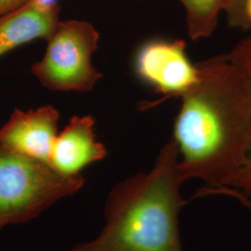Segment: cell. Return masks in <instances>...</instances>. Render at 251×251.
I'll use <instances>...</instances> for the list:
<instances>
[{"instance_id": "6da1fadb", "label": "cell", "mask_w": 251, "mask_h": 251, "mask_svg": "<svg viewBox=\"0 0 251 251\" xmlns=\"http://www.w3.org/2000/svg\"><path fill=\"white\" fill-rule=\"evenodd\" d=\"M197 64L199 80L180 98L172 140L186 180L225 186L251 147V88L227 55Z\"/></svg>"}, {"instance_id": "7a4b0ae2", "label": "cell", "mask_w": 251, "mask_h": 251, "mask_svg": "<svg viewBox=\"0 0 251 251\" xmlns=\"http://www.w3.org/2000/svg\"><path fill=\"white\" fill-rule=\"evenodd\" d=\"M185 181L171 139L150 171L111 189L100 233L64 251H185L179 227V213L186 204L180 192Z\"/></svg>"}, {"instance_id": "3957f363", "label": "cell", "mask_w": 251, "mask_h": 251, "mask_svg": "<svg viewBox=\"0 0 251 251\" xmlns=\"http://www.w3.org/2000/svg\"><path fill=\"white\" fill-rule=\"evenodd\" d=\"M84 183L81 175L64 176L46 162L0 146V230L36 219Z\"/></svg>"}, {"instance_id": "277c9868", "label": "cell", "mask_w": 251, "mask_h": 251, "mask_svg": "<svg viewBox=\"0 0 251 251\" xmlns=\"http://www.w3.org/2000/svg\"><path fill=\"white\" fill-rule=\"evenodd\" d=\"M47 40L43 59L31 68L44 87L86 92L101 78L102 75L91 63V55L99 42V33L91 24L60 20Z\"/></svg>"}, {"instance_id": "5b68a950", "label": "cell", "mask_w": 251, "mask_h": 251, "mask_svg": "<svg viewBox=\"0 0 251 251\" xmlns=\"http://www.w3.org/2000/svg\"><path fill=\"white\" fill-rule=\"evenodd\" d=\"M135 72L141 80L163 95L157 101L181 98L199 80L198 64L189 60L182 39H152L136 54Z\"/></svg>"}, {"instance_id": "8992f818", "label": "cell", "mask_w": 251, "mask_h": 251, "mask_svg": "<svg viewBox=\"0 0 251 251\" xmlns=\"http://www.w3.org/2000/svg\"><path fill=\"white\" fill-rule=\"evenodd\" d=\"M59 117L51 105L28 112L17 109L0 128V146L49 164Z\"/></svg>"}, {"instance_id": "52a82bcc", "label": "cell", "mask_w": 251, "mask_h": 251, "mask_svg": "<svg viewBox=\"0 0 251 251\" xmlns=\"http://www.w3.org/2000/svg\"><path fill=\"white\" fill-rule=\"evenodd\" d=\"M94 124L90 116L74 117L57 135L49 159L54 171L64 176L80 175L86 167L107 155L105 146L96 141Z\"/></svg>"}, {"instance_id": "ba28073f", "label": "cell", "mask_w": 251, "mask_h": 251, "mask_svg": "<svg viewBox=\"0 0 251 251\" xmlns=\"http://www.w3.org/2000/svg\"><path fill=\"white\" fill-rule=\"evenodd\" d=\"M60 7L31 0L20 9L0 16V57L35 39H48L58 23Z\"/></svg>"}, {"instance_id": "9c48e42d", "label": "cell", "mask_w": 251, "mask_h": 251, "mask_svg": "<svg viewBox=\"0 0 251 251\" xmlns=\"http://www.w3.org/2000/svg\"><path fill=\"white\" fill-rule=\"evenodd\" d=\"M186 10V23L191 39L211 36L224 10V0H178Z\"/></svg>"}, {"instance_id": "30bf717a", "label": "cell", "mask_w": 251, "mask_h": 251, "mask_svg": "<svg viewBox=\"0 0 251 251\" xmlns=\"http://www.w3.org/2000/svg\"><path fill=\"white\" fill-rule=\"evenodd\" d=\"M227 56L242 73L251 90V36L241 40Z\"/></svg>"}, {"instance_id": "8fae6325", "label": "cell", "mask_w": 251, "mask_h": 251, "mask_svg": "<svg viewBox=\"0 0 251 251\" xmlns=\"http://www.w3.org/2000/svg\"><path fill=\"white\" fill-rule=\"evenodd\" d=\"M225 186L234 189L251 199V145L241 168Z\"/></svg>"}, {"instance_id": "7c38bea8", "label": "cell", "mask_w": 251, "mask_h": 251, "mask_svg": "<svg viewBox=\"0 0 251 251\" xmlns=\"http://www.w3.org/2000/svg\"><path fill=\"white\" fill-rule=\"evenodd\" d=\"M202 196H209V195H220V196H226L230 198L236 199L240 202L243 206L247 207L251 212V199L247 198L246 196L239 193L234 189L226 187V186H219V187H205L201 192Z\"/></svg>"}, {"instance_id": "4fadbf2b", "label": "cell", "mask_w": 251, "mask_h": 251, "mask_svg": "<svg viewBox=\"0 0 251 251\" xmlns=\"http://www.w3.org/2000/svg\"><path fill=\"white\" fill-rule=\"evenodd\" d=\"M244 0H224V10L230 26H239Z\"/></svg>"}, {"instance_id": "5bb4252c", "label": "cell", "mask_w": 251, "mask_h": 251, "mask_svg": "<svg viewBox=\"0 0 251 251\" xmlns=\"http://www.w3.org/2000/svg\"><path fill=\"white\" fill-rule=\"evenodd\" d=\"M31 0H0V16L20 9Z\"/></svg>"}, {"instance_id": "9a60e30c", "label": "cell", "mask_w": 251, "mask_h": 251, "mask_svg": "<svg viewBox=\"0 0 251 251\" xmlns=\"http://www.w3.org/2000/svg\"><path fill=\"white\" fill-rule=\"evenodd\" d=\"M238 28L243 30L251 29V0H244Z\"/></svg>"}]
</instances>
